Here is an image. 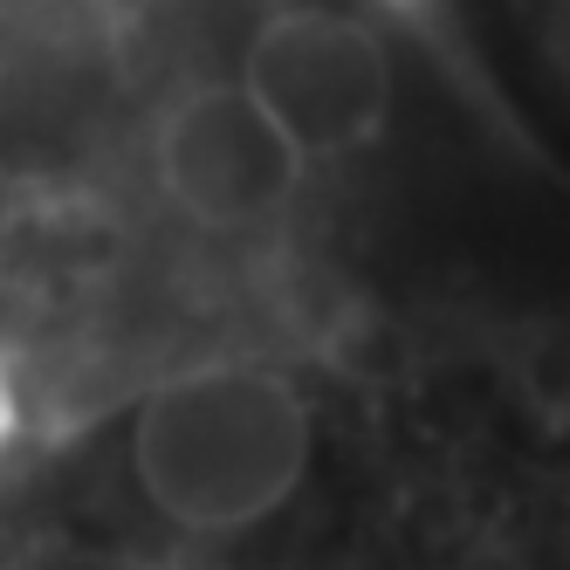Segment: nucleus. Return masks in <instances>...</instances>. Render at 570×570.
I'll return each mask as SVG.
<instances>
[{
    "label": "nucleus",
    "instance_id": "f03ea898",
    "mask_svg": "<svg viewBox=\"0 0 570 570\" xmlns=\"http://www.w3.org/2000/svg\"><path fill=\"white\" fill-rule=\"evenodd\" d=\"M454 21L474 35H509L515 62L529 69V83L543 90V104L557 110V125L570 138V0H446Z\"/></svg>",
    "mask_w": 570,
    "mask_h": 570
},
{
    "label": "nucleus",
    "instance_id": "7ed1b4c3",
    "mask_svg": "<svg viewBox=\"0 0 570 570\" xmlns=\"http://www.w3.org/2000/svg\"><path fill=\"white\" fill-rule=\"evenodd\" d=\"M461 570H522V563H515L509 550H474V557H468Z\"/></svg>",
    "mask_w": 570,
    "mask_h": 570
},
{
    "label": "nucleus",
    "instance_id": "f257e3e1",
    "mask_svg": "<svg viewBox=\"0 0 570 570\" xmlns=\"http://www.w3.org/2000/svg\"><path fill=\"white\" fill-rule=\"evenodd\" d=\"M117 461L145 515L173 537H262L323 468V392L275 351L193 344L131 385Z\"/></svg>",
    "mask_w": 570,
    "mask_h": 570
}]
</instances>
